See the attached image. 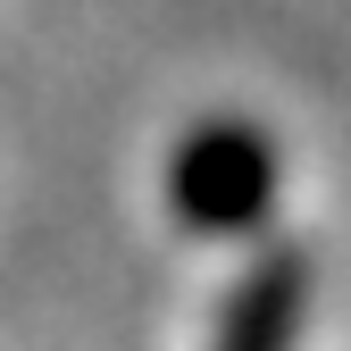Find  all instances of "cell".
<instances>
[{
	"mask_svg": "<svg viewBox=\"0 0 351 351\" xmlns=\"http://www.w3.org/2000/svg\"><path fill=\"white\" fill-rule=\"evenodd\" d=\"M285 184V159L276 143L259 134L251 117H201L167 159V209L184 217L193 234H251L268 226Z\"/></svg>",
	"mask_w": 351,
	"mask_h": 351,
	"instance_id": "obj_1",
	"label": "cell"
},
{
	"mask_svg": "<svg viewBox=\"0 0 351 351\" xmlns=\"http://www.w3.org/2000/svg\"><path fill=\"white\" fill-rule=\"evenodd\" d=\"M301 318H310V259L301 251H268L226 293L209 351H301Z\"/></svg>",
	"mask_w": 351,
	"mask_h": 351,
	"instance_id": "obj_2",
	"label": "cell"
}]
</instances>
